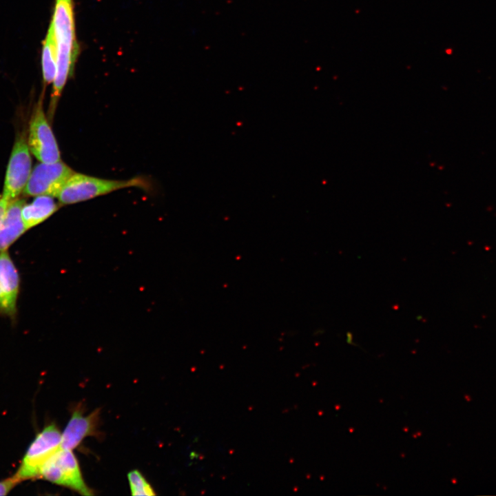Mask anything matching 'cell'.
<instances>
[{
    "instance_id": "obj_7",
    "label": "cell",
    "mask_w": 496,
    "mask_h": 496,
    "mask_svg": "<svg viewBox=\"0 0 496 496\" xmlns=\"http://www.w3.org/2000/svg\"><path fill=\"white\" fill-rule=\"evenodd\" d=\"M32 159L25 137L16 139L6 174L1 197L10 202L16 199L24 189L32 172Z\"/></svg>"
},
{
    "instance_id": "obj_5",
    "label": "cell",
    "mask_w": 496,
    "mask_h": 496,
    "mask_svg": "<svg viewBox=\"0 0 496 496\" xmlns=\"http://www.w3.org/2000/svg\"><path fill=\"white\" fill-rule=\"evenodd\" d=\"M28 145L32 154L41 163L61 161L57 142L44 114L42 98L36 105L30 121Z\"/></svg>"
},
{
    "instance_id": "obj_12",
    "label": "cell",
    "mask_w": 496,
    "mask_h": 496,
    "mask_svg": "<svg viewBox=\"0 0 496 496\" xmlns=\"http://www.w3.org/2000/svg\"><path fill=\"white\" fill-rule=\"evenodd\" d=\"M57 48L51 23L43 43L41 68L45 85L52 83L56 73Z\"/></svg>"
},
{
    "instance_id": "obj_6",
    "label": "cell",
    "mask_w": 496,
    "mask_h": 496,
    "mask_svg": "<svg viewBox=\"0 0 496 496\" xmlns=\"http://www.w3.org/2000/svg\"><path fill=\"white\" fill-rule=\"evenodd\" d=\"M74 171L61 161L53 163H40L32 169L23 194L29 196H57Z\"/></svg>"
},
{
    "instance_id": "obj_8",
    "label": "cell",
    "mask_w": 496,
    "mask_h": 496,
    "mask_svg": "<svg viewBox=\"0 0 496 496\" xmlns=\"http://www.w3.org/2000/svg\"><path fill=\"white\" fill-rule=\"evenodd\" d=\"M20 291L19 271L8 251H0V316L14 321Z\"/></svg>"
},
{
    "instance_id": "obj_15",
    "label": "cell",
    "mask_w": 496,
    "mask_h": 496,
    "mask_svg": "<svg viewBox=\"0 0 496 496\" xmlns=\"http://www.w3.org/2000/svg\"><path fill=\"white\" fill-rule=\"evenodd\" d=\"M8 201L3 199L2 197L0 198V227L1 225L5 212L8 205Z\"/></svg>"
},
{
    "instance_id": "obj_10",
    "label": "cell",
    "mask_w": 496,
    "mask_h": 496,
    "mask_svg": "<svg viewBox=\"0 0 496 496\" xmlns=\"http://www.w3.org/2000/svg\"><path fill=\"white\" fill-rule=\"evenodd\" d=\"M24 204L17 198L8 203L0 227V251L8 250L27 231L21 216Z\"/></svg>"
},
{
    "instance_id": "obj_4",
    "label": "cell",
    "mask_w": 496,
    "mask_h": 496,
    "mask_svg": "<svg viewBox=\"0 0 496 496\" xmlns=\"http://www.w3.org/2000/svg\"><path fill=\"white\" fill-rule=\"evenodd\" d=\"M61 433L52 424L37 435L29 446L15 474L20 480L40 477L46 461L61 448Z\"/></svg>"
},
{
    "instance_id": "obj_13",
    "label": "cell",
    "mask_w": 496,
    "mask_h": 496,
    "mask_svg": "<svg viewBox=\"0 0 496 496\" xmlns=\"http://www.w3.org/2000/svg\"><path fill=\"white\" fill-rule=\"evenodd\" d=\"M131 493L133 495H154V490L142 474L137 470L130 471L127 475Z\"/></svg>"
},
{
    "instance_id": "obj_11",
    "label": "cell",
    "mask_w": 496,
    "mask_h": 496,
    "mask_svg": "<svg viewBox=\"0 0 496 496\" xmlns=\"http://www.w3.org/2000/svg\"><path fill=\"white\" fill-rule=\"evenodd\" d=\"M59 207L53 197L44 195L37 196L31 203H25L21 216L27 230L47 220Z\"/></svg>"
},
{
    "instance_id": "obj_9",
    "label": "cell",
    "mask_w": 496,
    "mask_h": 496,
    "mask_svg": "<svg viewBox=\"0 0 496 496\" xmlns=\"http://www.w3.org/2000/svg\"><path fill=\"white\" fill-rule=\"evenodd\" d=\"M99 409L84 415L81 409H76L65 428L61 433V448L72 450L88 435H94L99 421Z\"/></svg>"
},
{
    "instance_id": "obj_14",
    "label": "cell",
    "mask_w": 496,
    "mask_h": 496,
    "mask_svg": "<svg viewBox=\"0 0 496 496\" xmlns=\"http://www.w3.org/2000/svg\"><path fill=\"white\" fill-rule=\"evenodd\" d=\"M20 482L16 475L0 481V495H7Z\"/></svg>"
},
{
    "instance_id": "obj_2",
    "label": "cell",
    "mask_w": 496,
    "mask_h": 496,
    "mask_svg": "<svg viewBox=\"0 0 496 496\" xmlns=\"http://www.w3.org/2000/svg\"><path fill=\"white\" fill-rule=\"evenodd\" d=\"M145 186L139 178L110 180L75 172L69 178L56 196L60 204L70 205L85 201L123 188Z\"/></svg>"
},
{
    "instance_id": "obj_3",
    "label": "cell",
    "mask_w": 496,
    "mask_h": 496,
    "mask_svg": "<svg viewBox=\"0 0 496 496\" xmlns=\"http://www.w3.org/2000/svg\"><path fill=\"white\" fill-rule=\"evenodd\" d=\"M40 477L68 487L81 495H93L83 480L78 461L72 450L60 448L43 464Z\"/></svg>"
},
{
    "instance_id": "obj_1",
    "label": "cell",
    "mask_w": 496,
    "mask_h": 496,
    "mask_svg": "<svg viewBox=\"0 0 496 496\" xmlns=\"http://www.w3.org/2000/svg\"><path fill=\"white\" fill-rule=\"evenodd\" d=\"M57 48V65L52 83L49 118L52 117L64 86L71 77L79 55L73 0H55L50 21Z\"/></svg>"
}]
</instances>
